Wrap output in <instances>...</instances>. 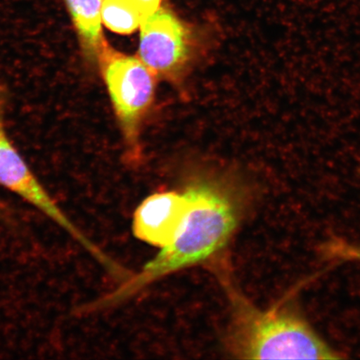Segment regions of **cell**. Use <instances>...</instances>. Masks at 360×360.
I'll list each match as a JSON object with an SVG mask.
<instances>
[{"mask_svg": "<svg viewBox=\"0 0 360 360\" xmlns=\"http://www.w3.org/2000/svg\"><path fill=\"white\" fill-rule=\"evenodd\" d=\"M191 207L176 237L129 280L87 305L89 311L123 302L171 274L212 261L231 240L240 223L241 201L221 186L207 180L190 184Z\"/></svg>", "mask_w": 360, "mask_h": 360, "instance_id": "cell-1", "label": "cell"}, {"mask_svg": "<svg viewBox=\"0 0 360 360\" xmlns=\"http://www.w3.org/2000/svg\"><path fill=\"white\" fill-rule=\"evenodd\" d=\"M81 51L89 64H98V57L108 44L102 28V0H65Z\"/></svg>", "mask_w": 360, "mask_h": 360, "instance_id": "cell-7", "label": "cell"}, {"mask_svg": "<svg viewBox=\"0 0 360 360\" xmlns=\"http://www.w3.org/2000/svg\"><path fill=\"white\" fill-rule=\"evenodd\" d=\"M129 1L141 13L143 19L159 10L162 0H129Z\"/></svg>", "mask_w": 360, "mask_h": 360, "instance_id": "cell-9", "label": "cell"}, {"mask_svg": "<svg viewBox=\"0 0 360 360\" xmlns=\"http://www.w3.org/2000/svg\"><path fill=\"white\" fill-rule=\"evenodd\" d=\"M103 24L120 34H129L141 25L142 16L129 0H102Z\"/></svg>", "mask_w": 360, "mask_h": 360, "instance_id": "cell-8", "label": "cell"}, {"mask_svg": "<svg viewBox=\"0 0 360 360\" xmlns=\"http://www.w3.org/2000/svg\"><path fill=\"white\" fill-rule=\"evenodd\" d=\"M98 64L117 116L129 139H133L154 98L155 75L141 58L103 48Z\"/></svg>", "mask_w": 360, "mask_h": 360, "instance_id": "cell-3", "label": "cell"}, {"mask_svg": "<svg viewBox=\"0 0 360 360\" xmlns=\"http://www.w3.org/2000/svg\"><path fill=\"white\" fill-rule=\"evenodd\" d=\"M233 321L231 347L245 359H337L333 349L289 299L259 309L226 283Z\"/></svg>", "mask_w": 360, "mask_h": 360, "instance_id": "cell-2", "label": "cell"}, {"mask_svg": "<svg viewBox=\"0 0 360 360\" xmlns=\"http://www.w3.org/2000/svg\"><path fill=\"white\" fill-rule=\"evenodd\" d=\"M190 207L186 191L160 192L147 197L134 211V236L148 245L163 249L176 237Z\"/></svg>", "mask_w": 360, "mask_h": 360, "instance_id": "cell-6", "label": "cell"}, {"mask_svg": "<svg viewBox=\"0 0 360 360\" xmlns=\"http://www.w3.org/2000/svg\"><path fill=\"white\" fill-rule=\"evenodd\" d=\"M2 107L0 103V186L35 207L94 257L102 259V252L68 217L12 145L4 128Z\"/></svg>", "mask_w": 360, "mask_h": 360, "instance_id": "cell-4", "label": "cell"}, {"mask_svg": "<svg viewBox=\"0 0 360 360\" xmlns=\"http://www.w3.org/2000/svg\"><path fill=\"white\" fill-rule=\"evenodd\" d=\"M190 33L174 13L160 8L141 21L139 58L155 75L174 76L191 55Z\"/></svg>", "mask_w": 360, "mask_h": 360, "instance_id": "cell-5", "label": "cell"}]
</instances>
